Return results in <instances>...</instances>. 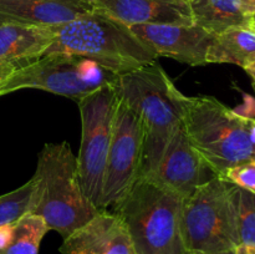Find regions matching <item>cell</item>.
Returning a JSON list of instances; mask_svg holds the SVG:
<instances>
[{
	"mask_svg": "<svg viewBox=\"0 0 255 254\" xmlns=\"http://www.w3.org/2000/svg\"><path fill=\"white\" fill-rule=\"evenodd\" d=\"M117 94L141 117L144 132L143 158L138 177L158 166L169 141L183 126L184 97L157 61L119 75Z\"/></svg>",
	"mask_w": 255,
	"mask_h": 254,
	"instance_id": "1",
	"label": "cell"
},
{
	"mask_svg": "<svg viewBox=\"0 0 255 254\" xmlns=\"http://www.w3.org/2000/svg\"><path fill=\"white\" fill-rule=\"evenodd\" d=\"M35 189L30 213L41 217L49 231L67 238L100 209L85 196L77 157L67 142L46 143L37 154Z\"/></svg>",
	"mask_w": 255,
	"mask_h": 254,
	"instance_id": "2",
	"label": "cell"
},
{
	"mask_svg": "<svg viewBox=\"0 0 255 254\" xmlns=\"http://www.w3.org/2000/svg\"><path fill=\"white\" fill-rule=\"evenodd\" d=\"M54 29V40L44 55L70 54L94 60L116 75L134 71L157 61L129 26L94 9Z\"/></svg>",
	"mask_w": 255,
	"mask_h": 254,
	"instance_id": "3",
	"label": "cell"
},
{
	"mask_svg": "<svg viewBox=\"0 0 255 254\" xmlns=\"http://www.w3.org/2000/svg\"><path fill=\"white\" fill-rule=\"evenodd\" d=\"M183 128L217 176L255 159V119L237 114L214 97H184Z\"/></svg>",
	"mask_w": 255,
	"mask_h": 254,
	"instance_id": "4",
	"label": "cell"
},
{
	"mask_svg": "<svg viewBox=\"0 0 255 254\" xmlns=\"http://www.w3.org/2000/svg\"><path fill=\"white\" fill-rule=\"evenodd\" d=\"M182 198L148 177H138L114 206L131 237L134 254H184Z\"/></svg>",
	"mask_w": 255,
	"mask_h": 254,
	"instance_id": "5",
	"label": "cell"
},
{
	"mask_svg": "<svg viewBox=\"0 0 255 254\" xmlns=\"http://www.w3.org/2000/svg\"><path fill=\"white\" fill-rule=\"evenodd\" d=\"M231 182L216 176L182 199L184 254H212L239 246Z\"/></svg>",
	"mask_w": 255,
	"mask_h": 254,
	"instance_id": "6",
	"label": "cell"
},
{
	"mask_svg": "<svg viewBox=\"0 0 255 254\" xmlns=\"http://www.w3.org/2000/svg\"><path fill=\"white\" fill-rule=\"evenodd\" d=\"M119 75L94 60L70 54L44 55L0 82V97L22 89H37L79 101L100 87L115 84Z\"/></svg>",
	"mask_w": 255,
	"mask_h": 254,
	"instance_id": "7",
	"label": "cell"
},
{
	"mask_svg": "<svg viewBox=\"0 0 255 254\" xmlns=\"http://www.w3.org/2000/svg\"><path fill=\"white\" fill-rule=\"evenodd\" d=\"M76 102L82 127L81 146L77 156L80 183L85 196L100 209L119 94L115 84H109Z\"/></svg>",
	"mask_w": 255,
	"mask_h": 254,
	"instance_id": "8",
	"label": "cell"
},
{
	"mask_svg": "<svg viewBox=\"0 0 255 254\" xmlns=\"http://www.w3.org/2000/svg\"><path fill=\"white\" fill-rule=\"evenodd\" d=\"M143 143L144 132L141 117L119 96L100 209L114 207L133 186L141 171Z\"/></svg>",
	"mask_w": 255,
	"mask_h": 254,
	"instance_id": "9",
	"label": "cell"
},
{
	"mask_svg": "<svg viewBox=\"0 0 255 254\" xmlns=\"http://www.w3.org/2000/svg\"><path fill=\"white\" fill-rule=\"evenodd\" d=\"M129 29L157 57H171L189 66L209 64L216 35L198 25L141 24Z\"/></svg>",
	"mask_w": 255,
	"mask_h": 254,
	"instance_id": "10",
	"label": "cell"
},
{
	"mask_svg": "<svg viewBox=\"0 0 255 254\" xmlns=\"http://www.w3.org/2000/svg\"><path fill=\"white\" fill-rule=\"evenodd\" d=\"M216 176L192 146L182 126L169 141L153 173L144 177H148L184 199Z\"/></svg>",
	"mask_w": 255,
	"mask_h": 254,
	"instance_id": "11",
	"label": "cell"
},
{
	"mask_svg": "<svg viewBox=\"0 0 255 254\" xmlns=\"http://www.w3.org/2000/svg\"><path fill=\"white\" fill-rule=\"evenodd\" d=\"M60 254H134L131 237L117 214L107 209L64 239Z\"/></svg>",
	"mask_w": 255,
	"mask_h": 254,
	"instance_id": "12",
	"label": "cell"
},
{
	"mask_svg": "<svg viewBox=\"0 0 255 254\" xmlns=\"http://www.w3.org/2000/svg\"><path fill=\"white\" fill-rule=\"evenodd\" d=\"M94 9L92 0H0V24L55 27Z\"/></svg>",
	"mask_w": 255,
	"mask_h": 254,
	"instance_id": "13",
	"label": "cell"
},
{
	"mask_svg": "<svg viewBox=\"0 0 255 254\" xmlns=\"http://www.w3.org/2000/svg\"><path fill=\"white\" fill-rule=\"evenodd\" d=\"M101 10L127 26L141 24L193 25L191 7L182 0H92Z\"/></svg>",
	"mask_w": 255,
	"mask_h": 254,
	"instance_id": "14",
	"label": "cell"
},
{
	"mask_svg": "<svg viewBox=\"0 0 255 254\" xmlns=\"http://www.w3.org/2000/svg\"><path fill=\"white\" fill-rule=\"evenodd\" d=\"M52 40V27L0 24V82L44 56Z\"/></svg>",
	"mask_w": 255,
	"mask_h": 254,
	"instance_id": "15",
	"label": "cell"
},
{
	"mask_svg": "<svg viewBox=\"0 0 255 254\" xmlns=\"http://www.w3.org/2000/svg\"><path fill=\"white\" fill-rule=\"evenodd\" d=\"M193 22L213 35L238 26H251V16L242 9L239 0H191Z\"/></svg>",
	"mask_w": 255,
	"mask_h": 254,
	"instance_id": "16",
	"label": "cell"
},
{
	"mask_svg": "<svg viewBox=\"0 0 255 254\" xmlns=\"http://www.w3.org/2000/svg\"><path fill=\"white\" fill-rule=\"evenodd\" d=\"M255 62V31L238 26L216 35L209 54V64H234L248 67Z\"/></svg>",
	"mask_w": 255,
	"mask_h": 254,
	"instance_id": "17",
	"label": "cell"
},
{
	"mask_svg": "<svg viewBox=\"0 0 255 254\" xmlns=\"http://www.w3.org/2000/svg\"><path fill=\"white\" fill-rule=\"evenodd\" d=\"M47 232L44 219L29 212L15 222L11 241L0 254H39L40 244Z\"/></svg>",
	"mask_w": 255,
	"mask_h": 254,
	"instance_id": "18",
	"label": "cell"
},
{
	"mask_svg": "<svg viewBox=\"0 0 255 254\" xmlns=\"http://www.w3.org/2000/svg\"><path fill=\"white\" fill-rule=\"evenodd\" d=\"M231 198L239 244L255 246V194L232 183Z\"/></svg>",
	"mask_w": 255,
	"mask_h": 254,
	"instance_id": "19",
	"label": "cell"
},
{
	"mask_svg": "<svg viewBox=\"0 0 255 254\" xmlns=\"http://www.w3.org/2000/svg\"><path fill=\"white\" fill-rule=\"evenodd\" d=\"M35 189V179L22 184L19 188L0 196V227L15 223L24 214L29 213Z\"/></svg>",
	"mask_w": 255,
	"mask_h": 254,
	"instance_id": "20",
	"label": "cell"
},
{
	"mask_svg": "<svg viewBox=\"0 0 255 254\" xmlns=\"http://www.w3.org/2000/svg\"><path fill=\"white\" fill-rule=\"evenodd\" d=\"M222 178L255 194V159L232 167Z\"/></svg>",
	"mask_w": 255,
	"mask_h": 254,
	"instance_id": "21",
	"label": "cell"
},
{
	"mask_svg": "<svg viewBox=\"0 0 255 254\" xmlns=\"http://www.w3.org/2000/svg\"><path fill=\"white\" fill-rule=\"evenodd\" d=\"M12 231H14V223L4 224V226L0 227V251L4 249L10 243L12 237Z\"/></svg>",
	"mask_w": 255,
	"mask_h": 254,
	"instance_id": "22",
	"label": "cell"
},
{
	"mask_svg": "<svg viewBox=\"0 0 255 254\" xmlns=\"http://www.w3.org/2000/svg\"><path fill=\"white\" fill-rule=\"evenodd\" d=\"M242 9L247 15H253L255 12V0H239Z\"/></svg>",
	"mask_w": 255,
	"mask_h": 254,
	"instance_id": "23",
	"label": "cell"
},
{
	"mask_svg": "<svg viewBox=\"0 0 255 254\" xmlns=\"http://www.w3.org/2000/svg\"><path fill=\"white\" fill-rule=\"evenodd\" d=\"M236 254H255V246H249V244H239L234 248Z\"/></svg>",
	"mask_w": 255,
	"mask_h": 254,
	"instance_id": "24",
	"label": "cell"
},
{
	"mask_svg": "<svg viewBox=\"0 0 255 254\" xmlns=\"http://www.w3.org/2000/svg\"><path fill=\"white\" fill-rule=\"evenodd\" d=\"M244 70H246V71L248 72L249 76L252 77V82H253V86H254V90H255V62H254V64L249 65V66L246 67Z\"/></svg>",
	"mask_w": 255,
	"mask_h": 254,
	"instance_id": "25",
	"label": "cell"
},
{
	"mask_svg": "<svg viewBox=\"0 0 255 254\" xmlns=\"http://www.w3.org/2000/svg\"><path fill=\"white\" fill-rule=\"evenodd\" d=\"M251 27L255 31V12L253 15H251Z\"/></svg>",
	"mask_w": 255,
	"mask_h": 254,
	"instance_id": "26",
	"label": "cell"
},
{
	"mask_svg": "<svg viewBox=\"0 0 255 254\" xmlns=\"http://www.w3.org/2000/svg\"><path fill=\"white\" fill-rule=\"evenodd\" d=\"M212 254H236L233 251H226V252H219V253H212Z\"/></svg>",
	"mask_w": 255,
	"mask_h": 254,
	"instance_id": "27",
	"label": "cell"
},
{
	"mask_svg": "<svg viewBox=\"0 0 255 254\" xmlns=\"http://www.w3.org/2000/svg\"><path fill=\"white\" fill-rule=\"evenodd\" d=\"M182 1H184V2H188V4H189V2H191V0H182Z\"/></svg>",
	"mask_w": 255,
	"mask_h": 254,
	"instance_id": "28",
	"label": "cell"
}]
</instances>
